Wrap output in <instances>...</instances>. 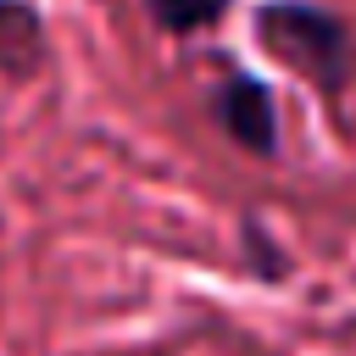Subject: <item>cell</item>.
Returning a JSON list of instances; mask_svg holds the SVG:
<instances>
[{
    "instance_id": "obj_1",
    "label": "cell",
    "mask_w": 356,
    "mask_h": 356,
    "mask_svg": "<svg viewBox=\"0 0 356 356\" xmlns=\"http://www.w3.org/2000/svg\"><path fill=\"white\" fill-rule=\"evenodd\" d=\"M256 33L273 56L300 67L328 100L345 95V83H350V28H345V17H334L328 6H312V0H267L256 11Z\"/></svg>"
},
{
    "instance_id": "obj_2",
    "label": "cell",
    "mask_w": 356,
    "mask_h": 356,
    "mask_svg": "<svg viewBox=\"0 0 356 356\" xmlns=\"http://www.w3.org/2000/svg\"><path fill=\"white\" fill-rule=\"evenodd\" d=\"M217 122L222 134L250 156H278V106L273 89L256 72H228L217 89Z\"/></svg>"
},
{
    "instance_id": "obj_3",
    "label": "cell",
    "mask_w": 356,
    "mask_h": 356,
    "mask_svg": "<svg viewBox=\"0 0 356 356\" xmlns=\"http://www.w3.org/2000/svg\"><path fill=\"white\" fill-rule=\"evenodd\" d=\"M44 67V17L33 0H0V78H33Z\"/></svg>"
},
{
    "instance_id": "obj_4",
    "label": "cell",
    "mask_w": 356,
    "mask_h": 356,
    "mask_svg": "<svg viewBox=\"0 0 356 356\" xmlns=\"http://www.w3.org/2000/svg\"><path fill=\"white\" fill-rule=\"evenodd\" d=\"M145 11H150V22H156L161 33L184 39V33L217 28V22L228 17V0H145Z\"/></svg>"
},
{
    "instance_id": "obj_5",
    "label": "cell",
    "mask_w": 356,
    "mask_h": 356,
    "mask_svg": "<svg viewBox=\"0 0 356 356\" xmlns=\"http://www.w3.org/2000/svg\"><path fill=\"white\" fill-rule=\"evenodd\" d=\"M239 245H245V267H250L256 278H267V284L284 278L289 261H284V250L273 245V234L261 228V217H245V222H239Z\"/></svg>"
}]
</instances>
